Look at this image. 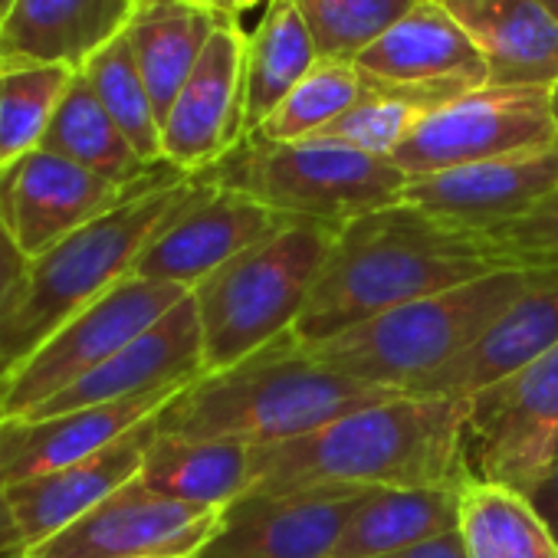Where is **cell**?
I'll return each instance as SVG.
<instances>
[{"mask_svg": "<svg viewBox=\"0 0 558 558\" xmlns=\"http://www.w3.org/2000/svg\"><path fill=\"white\" fill-rule=\"evenodd\" d=\"M398 395L329 372L290 329L250 359L191 381L155 424L165 437L230 440L256 450L306 437Z\"/></svg>", "mask_w": 558, "mask_h": 558, "instance_id": "3957f363", "label": "cell"}, {"mask_svg": "<svg viewBox=\"0 0 558 558\" xmlns=\"http://www.w3.org/2000/svg\"><path fill=\"white\" fill-rule=\"evenodd\" d=\"M466 558H558V542L529 496L506 483L470 480L460 489Z\"/></svg>", "mask_w": 558, "mask_h": 558, "instance_id": "f1b7e54d", "label": "cell"}, {"mask_svg": "<svg viewBox=\"0 0 558 558\" xmlns=\"http://www.w3.org/2000/svg\"><path fill=\"white\" fill-rule=\"evenodd\" d=\"M558 142L551 89L480 86L434 109L391 155L408 178H424Z\"/></svg>", "mask_w": 558, "mask_h": 558, "instance_id": "9c48e42d", "label": "cell"}, {"mask_svg": "<svg viewBox=\"0 0 558 558\" xmlns=\"http://www.w3.org/2000/svg\"><path fill=\"white\" fill-rule=\"evenodd\" d=\"M339 233L326 223L290 220L201 279L191 300L201 323L204 375L250 359L300 323Z\"/></svg>", "mask_w": 558, "mask_h": 558, "instance_id": "5b68a950", "label": "cell"}, {"mask_svg": "<svg viewBox=\"0 0 558 558\" xmlns=\"http://www.w3.org/2000/svg\"><path fill=\"white\" fill-rule=\"evenodd\" d=\"M525 496H529V502L535 506V512L545 519L548 532H551L555 542H558V460H551V463L542 470V476L525 489Z\"/></svg>", "mask_w": 558, "mask_h": 558, "instance_id": "8d00e7d4", "label": "cell"}, {"mask_svg": "<svg viewBox=\"0 0 558 558\" xmlns=\"http://www.w3.org/2000/svg\"><path fill=\"white\" fill-rule=\"evenodd\" d=\"M138 480L168 499L223 509L253 483V447L155 434Z\"/></svg>", "mask_w": 558, "mask_h": 558, "instance_id": "484cf974", "label": "cell"}, {"mask_svg": "<svg viewBox=\"0 0 558 558\" xmlns=\"http://www.w3.org/2000/svg\"><path fill=\"white\" fill-rule=\"evenodd\" d=\"M0 558H27V545H24L14 512L8 506L4 489H0Z\"/></svg>", "mask_w": 558, "mask_h": 558, "instance_id": "f35d334b", "label": "cell"}, {"mask_svg": "<svg viewBox=\"0 0 558 558\" xmlns=\"http://www.w3.org/2000/svg\"><path fill=\"white\" fill-rule=\"evenodd\" d=\"M293 217L276 214L236 191L194 178V194L155 233L135 263V276L194 290L214 269L283 230Z\"/></svg>", "mask_w": 558, "mask_h": 558, "instance_id": "5bb4252c", "label": "cell"}, {"mask_svg": "<svg viewBox=\"0 0 558 558\" xmlns=\"http://www.w3.org/2000/svg\"><path fill=\"white\" fill-rule=\"evenodd\" d=\"M558 345L466 401L463 457L473 480L529 489L555 460Z\"/></svg>", "mask_w": 558, "mask_h": 558, "instance_id": "30bf717a", "label": "cell"}, {"mask_svg": "<svg viewBox=\"0 0 558 558\" xmlns=\"http://www.w3.org/2000/svg\"><path fill=\"white\" fill-rule=\"evenodd\" d=\"M489 236L502 246V253L519 269H532V272L558 269V187L529 214L493 230Z\"/></svg>", "mask_w": 558, "mask_h": 558, "instance_id": "e575fe53", "label": "cell"}, {"mask_svg": "<svg viewBox=\"0 0 558 558\" xmlns=\"http://www.w3.org/2000/svg\"><path fill=\"white\" fill-rule=\"evenodd\" d=\"M158 434L155 417L116 440L112 447L70 463L63 470L14 483L4 489L8 506L17 519V529L24 535L27 551L44 545L47 538L70 529L76 519H83L89 509H96L102 499H109L116 489L132 483L142 473L145 453Z\"/></svg>", "mask_w": 558, "mask_h": 558, "instance_id": "7402d4cb", "label": "cell"}, {"mask_svg": "<svg viewBox=\"0 0 558 558\" xmlns=\"http://www.w3.org/2000/svg\"><path fill=\"white\" fill-rule=\"evenodd\" d=\"M204 375V349H201V323L197 306L187 296L165 319H158L148 332L129 342L122 352L106 359L99 368L83 375L76 385L40 404L21 421L70 414L96 404H116L129 398H142L165 388L191 385Z\"/></svg>", "mask_w": 558, "mask_h": 558, "instance_id": "ac0fdd59", "label": "cell"}, {"mask_svg": "<svg viewBox=\"0 0 558 558\" xmlns=\"http://www.w3.org/2000/svg\"><path fill=\"white\" fill-rule=\"evenodd\" d=\"M558 187V142L424 178H408L401 201L463 230L493 233Z\"/></svg>", "mask_w": 558, "mask_h": 558, "instance_id": "2e32d148", "label": "cell"}, {"mask_svg": "<svg viewBox=\"0 0 558 558\" xmlns=\"http://www.w3.org/2000/svg\"><path fill=\"white\" fill-rule=\"evenodd\" d=\"M0 76H4V70H0Z\"/></svg>", "mask_w": 558, "mask_h": 558, "instance_id": "bcb514c9", "label": "cell"}, {"mask_svg": "<svg viewBox=\"0 0 558 558\" xmlns=\"http://www.w3.org/2000/svg\"><path fill=\"white\" fill-rule=\"evenodd\" d=\"M355 70L365 83L424 93L444 102L489 86L486 60L444 4H414L411 14L355 60Z\"/></svg>", "mask_w": 558, "mask_h": 558, "instance_id": "e0dca14e", "label": "cell"}, {"mask_svg": "<svg viewBox=\"0 0 558 558\" xmlns=\"http://www.w3.org/2000/svg\"><path fill=\"white\" fill-rule=\"evenodd\" d=\"M243 57L240 24H220L161 122V158L174 171L201 174L246 138Z\"/></svg>", "mask_w": 558, "mask_h": 558, "instance_id": "9a60e30c", "label": "cell"}, {"mask_svg": "<svg viewBox=\"0 0 558 558\" xmlns=\"http://www.w3.org/2000/svg\"><path fill=\"white\" fill-rule=\"evenodd\" d=\"M191 194L194 178L171 174L27 259L0 310V359L21 365L76 313L135 276L145 246Z\"/></svg>", "mask_w": 558, "mask_h": 558, "instance_id": "277c9868", "label": "cell"}, {"mask_svg": "<svg viewBox=\"0 0 558 558\" xmlns=\"http://www.w3.org/2000/svg\"><path fill=\"white\" fill-rule=\"evenodd\" d=\"M466 401L398 395L306 437L256 447L246 493L300 489H463Z\"/></svg>", "mask_w": 558, "mask_h": 558, "instance_id": "7a4b0ae2", "label": "cell"}, {"mask_svg": "<svg viewBox=\"0 0 558 558\" xmlns=\"http://www.w3.org/2000/svg\"><path fill=\"white\" fill-rule=\"evenodd\" d=\"M460 522L457 489H368L352 512L332 558H381Z\"/></svg>", "mask_w": 558, "mask_h": 558, "instance_id": "4316f807", "label": "cell"}, {"mask_svg": "<svg viewBox=\"0 0 558 558\" xmlns=\"http://www.w3.org/2000/svg\"><path fill=\"white\" fill-rule=\"evenodd\" d=\"M319 63L296 0H266L243 57V132L253 135Z\"/></svg>", "mask_w": 558, "mask_h": 558, "instance_id": "d4e9b609", "label": "cell"}, {"mask_svg": "<svg viewBox=\"0 0 558 558\" xmlns=\"http://www.w3.org/2000/svg\"><path fill=\"white\" fill-rule=\"evenodd\" d=\"M489 70V86L555 89L558 21L542 0H444Z\"/></svg>", "mask_w": 558, "mask_h": 558, "instance_id": "603a6c76", "label": "cell"}, {"mask_svg": "<svg viewBox=\"0 0 558 558\" xmlns=\"http://www.w3.org/2000/svg\"><path fill=\"white\" fill-rule=\"evenodd\" d=\"M440 106H444V99L362 80L359 102L342 119H336L326 132H319L316 138L339 142V145H349V148L375 155V158H391L395 148Z\"/></svg>", "mask_w": 558, "mask_h": 558, "instance_id": "1f68e13d", "label": "cell"}, {"mask_svg": "<svg viewBox=\"0 0 558 558\" xmlns=\"http://www.w3.org/2000/svg\"><path fill=\"white\" fill-rule=\"evenodd\" d=\"M138 0H14L0 17V66H66L83 73L119 40Z\"/></svg>", "mask_w": 558, "mask_h": 558, "instance_id": "44dd1931", "label": "cell"}, {"mask_svg": "<svg viewBox=\"0 0 558 558\" xmlns=\"http://www.w3.org/2000/svg\"><path fill=\"white\" fill-rule=\"evenodd\" d=\"M368 489L243 493L220 509L214 535L191 558H332Z\"/></svg>", "mask_w": 558, "mask_h": 558, "instance_id": "4fadbf2b", "label": "cell"}, {"mask_svg": "<svg viewBox=\"0 0 558 558\" xmlns=\"http://www.w3.org/2000/svg\"><path fill=\"white\" fill-rule=\"evenodd\" d=\"M555 460H558V440H555Z\"/></svg>", "mask_w": 558, "mask_h": 558, "instance_id": "f6af8a7d", "label": "cell"}, {"mask_svg": "<svg viewBox=\"0 0 558 558\" xmlns=\"http://www.w3.org/2000/svg\"><path fill=\"white\" fill-rule=\"evenodd\" d=\"M201 178L236 191L276 214L342 230L345 223L401 204L408 174L391 158H375L339 142H266L246 135Z\"/></svg>", "mask_w": 558, "mask_h": 558, "instance_id": "52a82bcc", "label": "cell"}, {"mask_svg": "<svg viewBox=\"0 0 558 558\" xmlns=\"http://www.w3.org/2000/svg\"><path fill=\"white\" fill-rule=\"evenodd\" d=\"M184 388L187 385L70 414L0 424V489L63 470L112 447L145 421L158 417Z\"/></svg>", "mask_w": 558, "mask_h": 558, "instance_id": "d6986e66", "label": "cell"}, {"mask_svg": "<svg viewBox=\"0 0 558 558\" xmlns=\"http://www.w3.org/2000/svg\"><path fill=\"white\" fill-rule=\"evenodd\" d=\"M14 4V0H0V17H4L8 14V8Z\"/></svg>", "mask_w": 558, "mask_h": 558, "instance_id": "7bdbcfd3", "label": "cell"}, {"mask_svg": "<svg viewBox=\"0 0 558 558\" xmlns=\"http://www.w3.org/2000/svg\"><path fill=\"white\" fill-rule=\"evenodd\" d=\"M171 174L181 171L165 168L158 178L138 187H119L60 155L37 148L0 171V220H4L17 250L34 259L142 187H151Z\"/></svg>", "mask_w": 558, "mask_h": 558, "instance_id": "7c38bea8", "label": "cell"}, {"mask_svg": "<svg viewBox=\"0 0 558 558\" xmlns=\"http://www.w3.org/2000/svg\"><path fill=\"white\" fill-rule=\"evenodd\" d=\"M538 276L532 269L493 272L381 313L306 352L329 372L404 395L460 359Z\"/></svg>", "mask_w": 558, "mask_h": 558, "instance_id": "8992f818", "label": "cell"}, {"mask_svg": "<svg viewBox=\"0 0 558 558\" xmlns=\"http://www.w3.org/2000/svg\"><path fill=\"white\" fill-rule=\"evenodd\" d=\"M217 519L220 509L168 499L135 476L27 558H191Z\"/></svg>", "mask_w": 558, "mask_h": 558, "instance_id": "8fae6325", "label": "cell"}, {"mask_svg": "<svg viewBox=\"0 0 558 558\" xmlns=\"http://www.w3.org/2000/svg\"><path fill=\"white\" fill-rule=\"evenodd\" d=\"M381 558H466V548H463L460 529H453V532L434 535L427 542H417L411 548H401V551H391Z\"/></svg>", "mask_w": 558, "mask_h": 558, "instance_id": "74e56055", "label": "cell"}, {"mask_svg": "<svg viewBox=\"0 0 558 558\" xmlns=\"http://www.w3.org/2000/svg\"><path fill=\"white\" fill-rule=\"evenodd\" d=\"M83 80L102 102V109L112 116V122L122 129V135L132 142V148L142 155L145 165H165L161 158V122L151 106L148 86L138 73L135 53L129 37L122 34L112 40L99 57H93L83 70Z\"/></svg>", "mask_w": 558, "mask_h": 558, "instance_id": "f546056e", "label": "cell"}, {"mask_svg": "<svg viewBox=\"0 0 558 558\" xmlns=\"http://www.w3.org/2000/svg\"><path fill=\"white\" fill-rule=\"evenodd\" d=\"M187 4L201 8L204 14L217 17L220 24H240V14L253 11L263 0H187Z\"/></svg>", "mask_w": 558, "mask_h": 558, "instance_id": "ab89813d", "label": "cell"}, {"mask_svg": "<svg viewBox=\"0 0 558 558\" xmlns=\"http://www.w3.org/2000/svg\"><path fill=\"white\" fill-rule=\"evenodd\" d=\"M73 76L76 73L66 66L4 70L0 76V171L40 148Z\"/></svg>", "mask_w": 558, "mask_h": 558, "instance_id": "4dcf8cb0", "label": "cell"}, {"mask_svg": "<svg viewBox=\"0 0 558 558\" xmlns=\"http://www.w3.org/2000/svg\"><path fill=\"white\" fill-rule=\"evenodd\" d=\"M551 116H555V125H558V86L551 89Z\"/></svg>", "mask_w": 558, "mask_h": 558, "instance_id": "b9f144b4", "label": "cell"}, {"mask_svg": "<svg viewBox=\"0 0 558 558\" xmlns=\"http://www.w3.org/2000/svg\"><path fill=\"white\" fill-rule=\"evenodd\" d=\"M24 266H27V256L17 250V243L11 240L4 220H0V310H4V303H8V296H11V290L17 283V276L24 272ZM8 375H11V365L0 359V385L8 381Z\"/></svg>", "mask_w": 558, "mask_h": 558, "instance_id": "d590c367", "label": "cell"}, {"mask_svg": "<svg viewBox=\"0 0 558 558\" xmlns=\"http://www.w3.org/2000/svg\"><path fill=\"white\" fill-rule=\"evenodd\" d=\"M417 4H444V0H417Z\"/></svg>", "mask_w": 558, "mask_h": 558, "instance_id": "ee69618b", "label": "cell"}, {"mask_svg": "<svg viewBox=\"0 0 558 558\" xmlns=\"http://www.w3.org/2000/svg\"><path fill=\"white\" fill-rule=\"evenodd\" d=\"M44 151L60 155L119 187H138L151 178H158L171 165H145L142 155L132 148V142L122 135V129L112 122V116L102 109L83 73L73 76L44 142Z\"/></svg>", "mask_w": 558, "mask_h": 558, "instance_id": "83f0119b", "label": "cell"}, {"mask_svg": "<svg viewBox=\"0 0 558 558\" xmlns=\"http://www.w3.org/2000/svg\"><path fill=\"white\" fill-rule=\"evenodd\" d=\"M509 269L519 266L489 233L401 201L342 227L293 336L313 349L381 313Z\"/></svg>", "mask_w": 558, "mask_h": 558, "instance_id": "6da1fadb", "label": "cell"}, {"mask_svg": "<svg viewBox=\"0 0 558 558\" xmlns=\"http://www.w3.org/2000/svg\"><path fill=\"white\" fill-rule=\"evenodd\" d=\"M551 345H558V269L542 272L460 359L411 385L404 395L470 401L532 365Z\"/></svg>", "mask_w": 558, "mask_h": 558, "instance_id": "ffe728a7", "label": "cell"}, {"mask_svg": "<svg viewBox=\"0 0 558 558\" xmlns=\"http://www.w3.org/2000/svg\"><path fill=\"white\" fill-rule=\"evenodd\" d=\"M187 296L191 290L174 283H158V279L142 276L122 279L116 290L76 313L34 355L11 368L8 381L0 385V424L27 417L76 385L83 375L148 332Z\"/></svg>", "mask_w": 558, "mask_h": 558, "instance_id": "ba28073f", "label": "cell"}, {"mask_svg": "<svg viewBox=\"0 0 558 558\" xmlns=\"http://www.w3.org/2000/svg\"><path fill=\"white\" fill-rule=\"evenodd\" d=\"M362 96L355 63L319 60L313 73L276 106V112L253 132L266 142H306L342 119Z\"/></svg>", "mask_w": 558, "mask_h": 558, "instance_id": "d6a6232c", "label": "cell"}, {"mask_svg": "<svg viewBox=\"0 0 558 558\" xmlns=\"http://www.w3.org/2000/svg\"><path fill=\"white\" fill-rule=\"evenodd\" d=\"M417 0H296L319 60L355 63Z\"/></svg>", "mask_w": 558, "mask_h": 558, "instance_id": "836d02e7", "label": "cell"}, {"mask_svg": "<svg viewBox=\"0 0 558 558\" xmlns=\"http://www.w3.org/2000/svg\"><path fill=\"white\" fill-rule=\"evenodd\" d=\"M542 4H545V11L558 21V0H542Z\"/></svg>", "mask_w": 558, "mask_h": 558, "instance_id": "60d3db41", "label": "cell"}, {"mask_svg": "<svg viewBox=\"0 0 558 558\" xmlns=\"http://www.w3.org/2000/svg\"><path fill=\"white\" fill-rule=\"evenodd\" d=\"M217 27V17L204 14L187 0H138L125 37L132 44L158 122H165Z\"/></svg>", "mask_w": 558, "mask_h": 558, "instance_id": "cb8c5ba5", "label": "cell"}]
</instances>
